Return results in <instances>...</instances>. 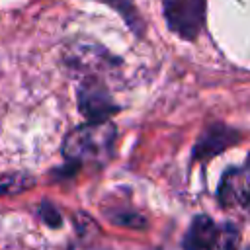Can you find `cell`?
Returning a JSON list of instances; mask_svg holds the SVG:
<instances>
[{
  "instance_id": "obj_2",
  "label": "cell",
  "mask_w": 250,
  "mask_h": 250,
  "mask_svg": "<svg viewBox=\"0 0 250 250\" xmlns=\"http://www.w3.org/2000/svg\"><path fill=\"white\" fill-rule=\"evenodd\" d=\"M205 0H162V12L170 31L193 41L205 27Z\"/></svg>"
},
{
  "instance_id": "obj_10",
  "label": "cell",
  "mask_w": 250,
  "mask_h": 250,
  "mask_svg": "<svg viewBox=\"0 0 250 250\" xmlns=\"http://www.w3.org/2000/svg\"><path fill=\"white\" fill-rule=\"evenodd\" d=\"M41 217H43L51 227H59V225H61V215H59L57 209H55L53 205H49V203H45V205L41 207Z\"/></svg>"
},
{
  "instance_id": "obj_9",
  "label": "cell",
  "mask_w": 250,
  "mask_h": 250,
  "mask_svg": "<svg viewBox=\"0 0 250 250\" xmlns=\"http://www.w3.org/2000/svg\"><path fill=\"white\" fill-rule=\"evenodd\" d=\"M238 244H240L238 229H234L232 225H219L217 250H238Z\"/></svg>"
},
{
  "instance_id": "obj_4",
  "label": "cell",
  "mask_w": 250,
  "mask_h": 250,
  "mask_svg": "<svg viewBox=\"0 0 250 250\" xmlns=\"http://www.w3.org/2000/svg\"><path fill=\"white\" fill-rule=\"evenodd\" d=\"M219 201L225 209H240L250 205V174L230 168L223 174L219 186Z\"/></svg>"
},
{
  "instance_id": "obj_8",
  "label": "cell",
  "mask_w": 250,
  "mask_h": 250,
  "mask_svg": "<svg viewBox=\"0 0 250 250\" xmlns=\"http://www.w3.org/2000/svg\"><path fill=\"white\" fill-rule=\"evenodd\" d=\"M98 2H104V4H107L109 8L117 10V12L121 14V18L129 23V27L135 29L137 33H141L143 21H141V18H139V14H137V10H135L133 0H98Z\"/></svg>"
},
{
  "instance_id": "obj_3",
  "label": "cell",
  "mask_w": 250,
  "mask_h": 250,
  "mask_svg": "<svg viewBox=\"0 0 250 250\" xmlns=\"http://www.w3.org/2000/svg\"><path fill=\"white\" fill-rule=\"evenodd\" d=\"M78 107L90 121H105L117 111V104L100 76H82L78 86Z\"/></svg>"
},
{
  "instance_id": "obj_12",
  "label": "cell",
  "mask_w": 250,
  "mask_h": 250,
  "mask_svg": "<svg viewBox=\"0 0 250 250\" xmlns=\"http://www.w3.org/2000/svg\"><path fill=\"white\" fill-rule=\"evenodd\" d=\"M246 250H250V248H246Z\"/></svg>"
},
{
  "instance_id": "obj_5",
  "label": "cell",
  "mask_w": 250,
  "mask_h": 250,
  "mask_svg": "<svg viewBox=\"0 0 250 250\" xmlns=\"http://www.w3.org/2000/svg\"><path fill=\"white\" fill-rule=\"evenodd\" d=\"M236 139H238V135L232 129H229L225 125H213L207 131H203L201 137L197 139L193 156L197 160H209L217 152H221L227 146H230L232 143H236Z\"/></svg>"
},
{
  "instance_id": "obj_1",
  "label": "cell",
  "mask_w": 250,
  "mask_h": 250,
  "mask_svg": "<svg viewBox=\"0 0 250 250\" xmlns=\"http://www.w3.org/2000/svg\"><path fill=\"white\" fill-rule=\"evenodd\" d=\"M115 125L111 121H90L72 129L64 143L62 154L76 164H96L109 158L115 145Z\"/></svg>"
},
{
  "instance_id": "obj_6",
  "label": "cell",
  "mask_w": 250,
  "mask_h": 250,
  "mask_svg": "<svg viewBox=\"0 0 250 250\" xmlns=\"http://www.w3.org/2000/svg\"><path fill=\"white\" fill-rule=\"evenodd\" d=\"M217 242L219 225H215L205 215L193 217L184 238V250H217Z\"/></svg>"
},
{
  "instance_id": "obj_7",
  "label": "cell",
  "mask_w": 250,
  "mask_h": 250,
  "mask_svg": "<svg viewBox=\"0 0 250 250\" xmlns=\"http://www.w3.org/2000/svg\"><path fill=\"white\" fill-rule=\"evenodd\" d=\"M33 178L23 172H12V174H0V195H14L23 189H29L33 186Z\"/></svg>"
},
{
  "instance_id": "obj_11",
  "label": "cell",
  "mask_w": 250,
  "mask_h": 250,
  "mask_svg": "<svg viewBox=\"0 0 250 250\" xmlns=\"http://www.w3.org/2000/svg\"><path fill=\"white\" fill-rule=\"evenodd\" d=\"M248 168H250V158H248Z\"/></svg>"
}]
</instances>
